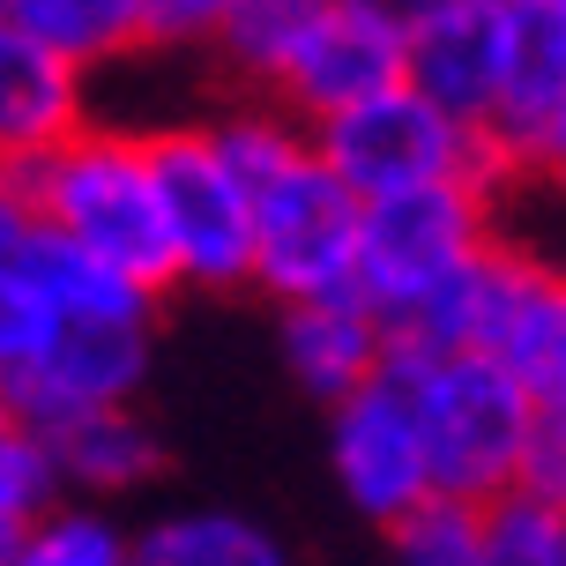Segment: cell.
<instances>
[{
    "mask_svg": "<svg viewBox=\"0 0 566 566\" xmlns=\"http://www.w3.org/2000/svg\"><path fill=\"white\" fill-rule=\"evenodd\" d=\"M388 380L410 396L432 470V500L454 507H492L500 492L522 484L530 448H537V402L492 358L470 350H424V343H388Z\"/></svg>",
    "mask_w": 566,
    "mask_h": 566,
    "instance_id": "cell-1",
    "label": "cell"
},
{
    "mask_svg": "<svg viewBox=\"0 0 566 566\" xmlns=\"http://www.w3.org/2000/svg\"><path fill=\"white\" fill-rule=\"evenodd\" d=\"M30 187V217L83 254L113 261L127 283L149 298L171 291V247H165V201H157V171H149V142L127 127L90 119L75 135L45 149L38 165H15Z\"/></svg>",
    "mask_w": 566,
    "mask_h": 566,
    "instance_id": "cell-2",
    "label": "cell"
},
{
    "mask_svg": "<svg viewBox=\"0 0 566 566\" xmlns=\"http://www.w3.org/2000/svg\"><path fill=\"white\" fill-rule=\"evenodd\" d=\"M492 179H454L396 201H358V254H350V298L396 336L440 283L492 247Z\"/></svg>",
    "mask_w": 566,
    "mask_h": 566,
    "instance_id": "cell-3",
    "label": "cell"
},
{
    "mask_svg": "<svg viewBox=\"0 0 566 566\" xmlns=\"http://www.w3.org/2000/svg\"><path fill=\"white\" fill-rule=\"evenodd\" d=\"M306 142H313V157L350 187V201H396V195H424V187H454V179H492L500 171L492 149L462 119H448L410 83L306 127Z\"/></svg>",
    "mask_w": 566,
    "mask_h": 566,
    "instance_id": "cell-4",
    "label": "cell"
},
{
    "mask_svg": "<svg viewBox=\"0 0 566 566\" xmlns=\"http://www.w3.org/2000/svg\"><path fill=\"white\" fill-rule=\"evenodd\" d=\"M149 171L165 201V247H171V291H247L254 276V195L239 171L209 149L201 119L157 127Z\"/></svg>",
    "mask_w": 566,
    "mask_h": 566,
    "instance_id": "cell-5",
    "label": "cell"
},
{
    "mask_svg": "<svg viewBox=\"0 0 566 566\" xmlns=\"http://www.w3.org/2000/svg\"><path fill=\"white\" fill-rule=\"evenodd\" d=\"M350 254H358V201L306 142L276 179L254 187V276H247V291H269L276 306L343 298Z\"/></svg>",
    "mask_w": 566,
    "mask_h": 566,
    "instance_id": "cell-6",
    "label": "cell"
},
{
    "mask_svg": "<svg viewBox=\"0 0 566 566\" xmlns=\"http://www.w3.org/2000/svg\"><path fill=\"white\" fill-rule=\"evenodd\" d=\"M396 83H402V8H388V0H313L269 105H283L298 127H321V119L350 113V105H366Z\"/></svg>",
    "mask_w": 566,
    "mask_h": 566,
    "instance_id": "cell-7",
    "label": "cell"
},
{
    "mask_svg": "<svg viewBox=\"0 0 566 566\" xmlns=\"http://www.w3.org/2000/svg\"><path fill=\"white\" fill-rule=\"evenodd\" d=\"M552 283L544 269H530L522 254H507L500 239L484 247L478 261H462L432 298H424L396 336L424 343V350H470V358H492L522 380V358L544 328V306H552Z\"/></svg>",
    "mask_w": 566,
    "mask_h": 566,
    "instance_id": "cell-8",
    "label": "cell"
},
{
    "mask_svg": "<svg viewBox=\"0 0 566 566\" xmlns=\"http://www.w3.org/2000/svg\"><path fill=\"white\" fill-rule=\"evenodd\" d=\"M514 67V0H424L402 15V83L484 142Z\"/></svg>",
    "mask_w": 566,
    "mask_h": 566,
    "instance_id": "cell-9",
    "label": "cell"
},
{
    "mask_svg": "<svg viewBox=\"0 0 566 566\" xmlns=\"http://www.w3.org/2000/svg\"><path fill=\"white\" fill-rule=\"evenodd\" d=\"M328 470H336V492L350 500V514H366L380 537L418 507H432L418 418H410V396L388 380V366L328 410Z\"/></svg>",
    "mask_w": 566,
    "mask_h": 566,
    "instance_id": "cell-10",
    "label": "cell"
},
{
    "mask_svg": "<svg viewBox=\"0 0 566 566\" xmlns=\"http://www.w3.org/2000/svg\"><path fill=\"white\" fill-rule=\"evenodd\" d=\"M149 336H157V328H60V336L0 388L15 432L45 440V432H60V424H75V418L142 402L149 358H157Z\"/></svg>",
    "mask_w": 566,
    "mask_h": 566,
    "instance_id": "cell-11",
    "label": "cell"
},
{
    "mask_svg": "<svg viewBox=\"0 0 566 566\" xmlns=\"http://www.w3.org/2000/svg\"><path fill=\"white\" fill-rule=\"evenodd\" d=\"M276 343H283V373H291L321 410H336L343 396H358L373 373L388 366V343H396V336H388V328L343 291V298L283 306Z\"/></svg>",
    "mask_w": 566,
    "mask_h": 566,
    "instance_id": "cell-12",
    "label": "cell"
},
{
    "mask_svg": "<svg viewBox=\"0 0 566 566\" xmlns=\"http://www.w3.org/2000/svg\"><path fill=\"white\" fill-rule=\"evenodd\" d=\"M75 127H90V83L0 23V165H38Z\"/></svg>",
    "mask_w": 566,
    "mask_h": 566,
    "instance_id": "cell-13",
    "label": "cell"
},
{
    "mask_svg": "<svg viewBox=\"0 0 566 566\" xmlns=\"http://www.w3.org/2000/svg\"><path fill=\"white\" fill-rule=\"evenodd\" d=\"M45 454H53V478L67 500H97V507H119L157 484L165 470V448H157V424L142 418V402L127 410H97V418H75L45 432Z\"/></svg>",
    "mask_w": 566,
    "mask_h": 566,
    "instance_id": "cell-14",
    "label": "cell"
},
{
    "mask_svg": "<svg viewBox=\"0 0 566 566\" xmlns=\"http://www.w3.org/2000/svg\"><path fill=\"white\" fill-rule=\"evenodd\" d=\"M30 283H38V298L53 306L60 328H157V306L165 298H149L142 283H127L113 261L83 254V247H67L53 231H30V247L15 254Z\"/></svg>",
    "mask_w": 566,
    "mask_h": 566,
    "instance_id": "cell-15",
    "label": "cell"
},
{
    "mask_svg": "<svg viewBox=\"0 0 566 566\" xmlns=\"http://www.w3.org/2000/svg\"><path fill=\"white\" fill-rule=\"evenodd\" d=\"M0 23L23 30L30 45H45L53 60H67L83 83L127 67L135 53H149L142 38V0H0Z\"/></svg>",
    "mask_w": 566,
    "mask_h": 566,
    "instance_id": "cell-16",
    "label": "cell"
},
{
    "mask_svg": "<svg viewBox=\"0 0 566 566\" xmlns=\"http://www.w3.org/2000/svg\"><path fill=\"white\" fill-rule=\"evenodd\" d=\"M127 566H291V544L239 507H165L135 530Z\"/></svg>",
    "mask_w": 566,
    "mask_h": 566,
    "instance_id": "cell-17",
    "label": "cell"
},
{
    "mask_svg": "<svg viewBox=\"0 0 566 566\" xmlns=\"http://www.w3.org/2000/svg\"><path fill=\"white\" fill-rule=\"evenodd\" d=\"M127 544H135V530L113 507L60 492L45 514H30L23 530H15L8 566H127Z\"/></svg>",
    "mask_w": 566,
    "mask_h": 566,
    "instance_id": "cell-18",
    "label": "cell"
},
{
    "mask_svg": "<svg viewBox=\"0 0 566 566\" xmlns=\"http://www.w3.org/2000/svg\"><path fill=\"white\" fill-rule=\"evenodd\" d=\"M306 15H313V0H231V15L217 23L209 53L247 97H269L291 45H298V30H306Z\"/></svg>",
    "mask_w": 566,
    "mask_h": 566,
    "instance_id": "cell-19",
    "label": "cell"
},
{
    "mask_svg": "<svg viewBox=\"0 0 566 566\" xmlns=\"http://www.w3.org/2000/svg\"><path fill=\"white\" fill-rule=\"evenodd\" d=\"M201 135H209V149L239 171L247 195H254L261 179H276V171L306 149V127L283 113V105H269V97H247V90H239L231 105H217V113H201Z\"/></svg>",
    "mask_w": 566,
    "mask_h": 566,
    "instance_id": "cell-20",
    "label": "cell"
},
{
    "mask_svg": "<svg viewBox=\"0 0 566 566\" xmlns=\"http://www.w3.org/2000/svg\"><path fill=\"white\" fill-rule=\"evenodd\" d=\"M484 566H566V507L544 492H500L492 507H478Z\"/></svg>",
    "mask_w": 566,
    "mask_h": 566,
    "instance_id": "cell-21",
    "label": "cell"
},
{
    "mask_svg": "<svg viewBox=\"0 0 566 566\" xmlns=\"http://www.w3.org/2000/svg\"><path fill=\"white\" fill-rule=\"evenodd\" d=\"M388 566H484V537H478V507L432 500L410 522L388 530Z\"/></svg>",
    "mask_w": 566,
    "mask_h": 566,
    "instance_id": "cell-22",
    "label": "cell"
},
{
    "mask_svg": "<svg viewBox=\"0 0 566 566\" xmlns=\"http://www.w3.org/2000/svg\"><path fill=\"white\" fill-rule=\"evenodd\" d=\"M53 336H60L53 306H45V298H38V283L8 261V269H0V388H8V380H15V373H23Z\"/></svg>",
    "mask_w": 566,
    "mask_h": 566,
    "instance_id": "cell-23",
    "label": "cell"
},
{
    "mask_svg": "<svg viewBox=\"0 0 566 566\" xmlns=\"http://www.w3.org/2000/svg\"><path fill=\"white\" fill-rule=\"evenodd\" d=\"M53 500H60V478H53L45 440L8 432V440H0V530H23L30 514H45Z\"/></svg>",
    "mask_w": 566,
    "mask_h": 566,
    "instance_id": "cell-24",
    "label": "cell"
},
{
    "mask_svg": "<svg viewBox=\"0 0 566 566\" xmlns=\"http://www.w3.org/2000/svg\"><path fill=\"white\" fill-rule=\"evenodd\" d=\"M522 388L537 402V418L566 432V276L552 283L544 328H537V343H530V358H522Z\"/></svg>",
    "mask_w": 566,
    "mask_h": 566,
    "instance_id": "cell-25",
    "label": "cell"
},
{
    "mask_svg": "<svg viewBox=\"0 0 566 566\" xmlns=\"http://www.w3.org/2000/svg\"><path fill=\"white\" fill-rule=\"evenodd\" d=\"M231 0H142V38L149 53H209Z\"/></svg>",
    "mask_w": 566,
    "mask_h": 566,
    "instance_id": "cell-26",
    "label": "cell"
},
{
    "mask_svg": "<svg viewBox=\"0 0 566 566\" xmlns=\"http://www.w3.org/2000/svg\"><path fill=\"white\" fill-rule=\"evenodd\" d=\"M30 231H38V217H30V187L15 165H0V269L30 247Z\"/></svg>",
    "mask_w": 566,
    "mask_h": 566,
    "instance_id": "cell-27",
    "label": "cell"
},
{
    "mask_svg": "<svg viewBox=\"0 0 566 566\" xmlns=\"http://www.w3.org/2000/svg\"><path fill=\"white\" fill-rule=\"evenodd\" d=\"M530 171H544V179H566V90L559 105H552V119L537 127V142H530V157H522Z\"/></svg>",
    "mask_w": 566,
    "mask_h": 566,
    "instance_id": "cell-28",
    "label": "cell"
},
{
    "mask_svg": "<svg viewBox=\"0 0 566 566\" xmlns=\"http://www.w3.org/2000/svg\"><path fill=\"white\" fill-rule=\"evenodd\" d=\"M530 8H537L544 23H552V30H559V38H566V0H530Z\"/></svg>",
    "mask_w": 566,
    "mask_h": 566,
    "instance_id": "cell-29",
    "label": "cell"
},
{
    "mask_svg": "<svg viewBox=\"0 0 566 566\" xmlns=\"http://www.w3.org/2000/svg\"><path fill=\"white\" fill-rule=\"evenodd\" d=\"M8 432H15V418H8V396H0V440H8Z\"/></svg>",
    "mask_w": 566,
    "mask_h": 566,
    "instance_id": "cell-30",
    "label": "cell"
},
{
    "mask_svg": "<svg viewBox=\"0 0 566 566\" xmlns=\"http://www.w3.org/2000/svg\"><path fill=\"white\" fill-rule=\"evenodd\" d=\"M8 544H15V530H0V566H8Z\"/></svg>",
    "mask_w": 566,
    "mask_h": 566,
    "instance_id": "cell-31",
    "label": "cell"
},
{
    "mask_svg": "<svg viewBox=\"0 0 566 566\" xmlns=\"http://www.w3.org/2000/svg\"><path fill=\"white\" fill-rule=\"evenodd\" d=\"M388 8H402V15H410V8H418V0H388Z\"/></svg>",
    "mask_w": 566,
    "mask_h": 566,
    "instance_id": "cell-32",
    "label": "cell"
},
{
    "mask_svg": "<svg viewBox=\"0 0 566 566\" xmlns=\"http://www.w3.org/2000/svg\"><path fill=\"white\" fill-rule=\"evenodd\" d=\"M418 8H424V0H418Z\"/></svg>",
    "mask_w": 566,
    "mask_h": 566,
    "instance_id": "cell-33",
    "label": "cell"
}]
</instances>
